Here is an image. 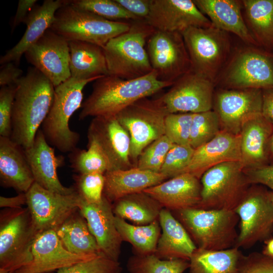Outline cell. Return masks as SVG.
Here are the masks:
<instances>
[{"instance_id": "cell-5", "label": "cell", "mask_w": 273, "mask_h": 273, "mask_svg": "<svg viewBox=\"0 0 273 273\" xmlns=\"http://www.w3.org/2000/svg\"><path fill=\"white\" fill-rule=\"evenodd\" d=\"M97 79L79 80L71 77L55 87L52 106L40 129L48 143L63 153L72 151L80 140L79 133L70 128L69 121L82 106L84 86Z\"/></svg>"}, {"instance_id": "cell-16", "label": "cell", "mask_w": 273, "mask_h": 273, "mask_svg": "<svg viewBox=\"0 0 273 273\" xmlns=\"http://www.w3.org/2000/svg\"><path fill=\"white\" fill-rule=\"evenodd\" d=\"M87 146H95L107 161L110 170L134 167L130 157V138L116 116L94 117L87 131Z\"/></svg>"}, {"instance_id": "cell-27", "label": "cell", "mask_w": 273, "mask_h": 273, "mask_svg": "<svg viewBox=\"0 0 273 273\" xmlns=\"http://www.w3.org/2000/svg\"><path fill=\"white\" fill-rule=\"evenodd\" d=\"M35 182L24 149L10 138L0 136V183L26 193Z\"/></svg>"}, {"instance_id": "cell-26", "label": "cell", "mask_w": 273, "mask_h": 273, "mask_svg": "<svg viewBox=\"0 0 273 273\" xmlns=\"http://www.w3.org/2000/svg\"><path fill=\"white\" fill-rule=\"evenodd\" d=\"M193 2L214 26L236 35L246 44L258 45L242 16V1L193 0Z\"/></svg>"}, {"instance_id": "cell-25", "label": "cell", "mask_w": 273, "mask_h": 273, "mask_svg": "<svg viewBox=\"0 0 273 273\" xmlns=\"http://www.w3.org/2000/svg\"><path fill=\"white\" fill-rule=\"evenodd\" d=\"M273 124L258 114L246 121L240 132L241 161L244 169L267 165Z\"/></svg>"}, {"instance_id": "cell-19", "label": "cell", "mask_w": 273, "mask_h": 273, "mask_svg": "<svg viewBox=\"0 0 273 273\" xmlns=\"http://www.w3.org/2000/svg\"><path fill=\"white\" fill-rule=\"evenodd\" d=\"M145 21L155 30L179 33L192 27L213 25L191 0H151Z\"/></svg>"}, {"instance_id": "cell-57", "label": "cell", "mask_w": 273, "mask_h": 273, "mask_svg": "<svg viewBox=\"0 0 273 273\" xmlns=\"http://www.w3.org/2000/svg\"><path fill=\"white\" fill-rule=\"evenodd\" d=\"M269 195L270 199L273 203V190H271V191H269Z\"/></svg>"}, {"instance_id": "cell-30", "label": "cell", "mask_w": 273, "mask_h": 273, "mask_svg": "<svg viewBox=\"0 0 273 273\" xmlns=\"http://www.w3.org/2000/svg\"><path fill=\"white\" fill-rule=\"evenodd\" d=\"M162 231L155 255L162 259H189L197 248L185 227L170 210L162 208L159 216Z\"/></svg>"}, {"instance_id": "cell-51", "label": "cell", "mask_w": 273, "mask_h": 273, "mask_svg": "<svg viewBox=\"0 0 273 273\" xmlns=\"http://www.w3.org/2000/svg\"><path fill=\"white\" fill-rule=\"evenodd\" d=\"M36 0H19L13 22L12 30L21 23H24L28 14L34 7Z\"/></svg>"}, {"instance_id": "cell-10", "label": "cell", "mask_w": 273, "mask_h": 273, "mask_svg": "<svg viewBox=\"0 0 273 273\" xmlns=\"http://www.w3.org/2000/svg\"><path fill=\"white\" fill-rule=\"evenodd\" d=\"M222 88H273V61L251 47L233 52L215 83Z\"/></svg>"}, {"instance_id": "cell-20", "label": "cell", "mask_w": 273, "mask_h": 273, "mask_svg": "<svg viewBox=\"0 0 273 273\" xmlns=\"http://www.w3.org/2000/svg\"><path fill=\"white\" fill-rule=\"evenodd\" d=\"M31 254L30 262L14 273H51L98 256L79 255L69 252L56 231L52 230L37 235L32 245Z\"/></svg>"}, {"instance_id": "cell-17", "label": "cell", "mask_w": 273, "mask_h": 273, "mask_svg": "<svg viewBox=\"0 0 273 273\" xmlns=\"http://www.w3.org/2000/svg\"><path fill=\"white\" fill-rule=\"evenodd\" d=\"M27 61L56 87L70 78L69 42L50 29L24 54Z\"/></svg>"}, {"instance_id": "cell-39", "label": "cell", "mask_w": 273, "mask_h": 273, "mask_svg": "<svg viewBox=\"0 0 273 273\" xmlns=\"http://www.w3.org/2000/svg\"><path fill=\"white\" fill-rule=\"evenodd\" d=\"M87 149L76 148L68 154L71 168L77 174L100 173L110 170L108 164L101 152L94 146Z\"/></svg>"}, {"instance_id": "cell-41", "label": "cell", "mask_w": 273, "mask_h": 273, "mask_svg": "<svg viewBox=\"0 0 273 273\" xmlns=\"http://www.w3.org/2000/svg\"><path fill=\"white\" fill-rule=\"evenodd\" d=\"M172 142L165 134L148 145L139 156L136 167L154 172H160Z\"/></svg>"}, {"instance_id": "cell-35", "label": "cell", "mask_w": 273, "mask_h": 273, "mask_svg": "<svg viewBox=\"0 0 273 273\" xmlns=\"http://www.w3.org/2000/svg\"><path fill=\"white\" fill-rule=\"evenodd\" d=\"M247 25L256 42L273 44V0H243Z\"/></svg>"}, {"instance_id": "cell-8", "label": "cell", "mask_w": 273, "mask_h": 273, "mask_svg": "<svg viewBox=\"0 0 273 273\" xmlns=\"http://www.w3.org/2000/svg\"><path fill=\"white\" fill-rule=\"evenodd\" d=\"M38 234L26 208L0 213V268L15 272L32 260L31 247Z\"/></svg>"}, {"instance_id": "cell-46", "label": "cell", "mask_w": 273, "mask_h": 273, "mask_svg": "<svg viewBox=\"0 0 273 273\" xmlns=\"http://www.w3.org/2000/svg\"><path fill=\"white\" fill-rule=\"evenodd\" d=\"M16 85L2 86L0 89V136L11 138L12 118Z\"/></svg>"}, {"instance_id": "cell-3", "label": "cell", "mask_w": 273, "mask_h": 273, "mask_svg": "<svg viewBox=\"0 0 273 273\" xmlns=\"http://www.w3.org/2000/svg\"><path fill=\"white\" fill-rule=\"evenodd\" d=\"M155 30L144 20L135 21L128 31L111 39L103 48L108 75L129 80L152 72L145 46Z\"/></svg>"}, {"instance_id": "cell-45", "label": "cell", "mask_w": 273, "mask_h": 273, "mask_svg": "<svg viewBox=\"0 0 273 273\" xmlns=\"http://www.w3.org/2000/svg\"><path fill=\"white\" fill-rule=\"evenodd\" d=\"M122 267L117 261L104 254L88 260L75 263L51 273H121Z\"/></svg>"}, {"instance_id": "cell-4", "label": "cell", "mask_w": 273, "mask_h": 273, "mask_svg": "<svg viewBox=\"0 0 273 273\" xmlns=\"http://www.w3.org/2000/svg\"><path fill=\"white\" fill-rule=\"evenodd\" d=\"M174 211L197 248L222 250L235 247L239 218L234 210L192 207Z\"/></svg>"}, {"instance_id": "cell-55", "label": "cell", "mask_w": 273, "mask_h": 273, "mask_svg": "<svg viewBox=\"0 0 273 273\" xmlns=\"http://www.w3.org/2000/svg\"><path fill=\"white\" fill-rule=\"evenodd\" d=\"M269 153L273 156V133L269 142Z\"/></svg>"}, {"instance_id": "cell-38", "label": "cell", "mask_w": 273, "mask_h": 273, "mask_svg": "<svg viewBox=\"0 0 273 273\" xmlns=\"http://www.w3.org/2000/svg\"><path fill=\"white\" fill-rule=\"evenodd\" d=\"M221 130L219 116L214 110L193 113L190 145L195 149L211 141Z\"/></svg>"}, {"instance_id": "cell-52", "label": "cell", "mask_w": 273, "mask_h": 273, "mask_svg": "<svg viewBox=\"0 0 273 273\" xmlns=\"http://www.w3.org/2000/svg\"><path fill=\"white\" fill-rule=\"evenodd\" d=\"M262 114L273 124V88L262 89Z\"/></svg>"}, {"instance_id": "cell-56", "label": "cell", "mask_w": 273, "mask_h": 273, "mask_svg": "<svg viewBox=\"0 0 273 273\" xmlns=\"http://www.w3.org/2000/svg\"><path fill=\"white\" fill-rule=\"evenodd\" d=\"M14 272H15L14 271L7 270L5 269L0 268V273H14Z\"/></svg>"}, {"instance_id": "cell-40", "label": "cell", "mask_w": 273, "mask_h": 273, "mask_svg": "<svg viewBox=\"0 0 273 273\" xmlns=\"http://www.w3.org/2000/svg\"><path fill=\"white\" fill-rule=\"evenodd\" d=\"M66 2L80 9L94 13L113 21L122 20L135 21L140 20L129 13L115 0H65Z\"/></svg>"}, {"instance_id": "cell-49", "label": "cell", "mask_w": 273, "mask_h": 273, "mask_svg": "<svg viewBox=\"0 0 273 273\" xmlns=\"http://www.w3.org/2000/svg\"><path fill=\"white\" fill-rule=\"evenodd\" d=\"M120 5L141 20H145L151 7V0H115Z\"/></svg>"}, {"instance_id": "cell-12", "label": "cell", "mask_w": 273, "mask_h": 273, "mask_svg": "<svg viewBox=\"0 0 273 273\" xmlns=\"http://www.w3.org/2000/svg\"><path fill=\"white\" fill-rule=\"evenodd\" d=\"M234 211L239 218L240 231L235 247L249 248L266 240L273 230V203L269 192L249 189Z\"/></svg>"}, {"instance_id": "cell-32", "label": "cell", "mask_w": 273, "mask_h": 273, "mask_svg": "<svg viewBox=\"0 0 273 273\" xmlns=\"http://www.w3.org/2000/svg\"><path fill=\"white\" fill-rule=\"evenodd\" d=\"M56 232L63 246L73 254L94 256L103 254L79 209L72 213Z\"/></svg>"}, {"instance_id": "cell-53", "label": "cell", "mask_w": 273, "mask_h": 273, "mask_svg": "<svg viewBox=\"0 0 273 273\" xmlns=\"http://www.w3.org/2000/svg\"><path fill=\"white\" fill-rule=\"evenodd\" d=\"M26 193H21L12 197H0V207L6 208H18L26 204Z\"/></svg>"}, {"instance_id": "cell-7", "label": "cell", "mask_w": 273, "mask_h": 273, "mask_svg": "<svg viewBox=\"0 0 273 273\" xmlns=\"http://www.w3.org/2000/svg\"><path fill=\"white\" fill-rule=\"evenodd\" d=\"M181 34L190 57L191 71L215 84L233 53L229 33L212 25L190 27Z\"/></svg>"}, {"instance_id": "cell-28", "label": "cell", "mask_w": 273, "mask_h": 273, "mask_svg": "<svg viewBox=\"0 0 273 273\" xmlns=\"http://www.w3.org/2000/svg\"><path fill=\"white\" fill-rule=\"evenodd\" d=\"M63 4V0H45L41 5L34 7L24 22L26 29L22 38L1 57L0 64L14 62L18 65L22 55L50 28L57 11Z\"/></svg>"}, {"instance_id": "cell-42", "label": "cell", "mask_w": 273, "mask_h": 273, "mask_svg": "<svg viewBox=\"0 0 273 273\" xmlns=\"http://www.w3.org/2000/svg\"><path fill=\"white\" fill-rule=\"evenodd\" d=\"M73 178L75 181L74 188L83 200L89 203H98L102 200L104 174H76L73 175Z\"/></svg>"}, {"instance_id": "cell-21", "label": "cell", "mask_w": 273, "mask_h": 273, "mask_svg": "<svg viewBox=\"0 0 273 273\" xmlns=\"http://www.w3.org/2000/svg\"><path fill=\"white\" fill-rule=\"evenodd\" d=\"M79 210L101 252L109 258L118 261L123 240L115 225L112 203L104 196L98 203H87L81 198Z\"/></svg>"}, {"instance_id": "cell-37", "label": "cell", "mask_w": 273, "mask_h": 273, "mask_svg": "<svg viewBox=\"0 0 273 273\" xmlns=\"http://www.w3.org/2000/svg\"><path fill=\"white\" fill-rule=\"evenodd\" d=\"M130 273H184L189 267L185 259H162L154 254L131 258L127 265Z\"/></svg>"}, {"instance_id": "cell-1", "label": "cell", "mask_w": 273, "mask_h": 273, "mask_svg": "<svg viewBox=\"0 0 273 273\" xmlns=\"http://www.w3.org/2000/svg\"><path fill=\"white\" fill-rule=\"evenodd\" d=\"M54 90L50 80L34 67L17 81L10 138L24 149L32 145L51 109Z\"/></svg>"}, {"instance_id": "cell-48", "label": "cell", "mask_w": 273, "mask_h": 273, "mask_svg": "<svg viewBox=\"0 0 273 273\" xmlns=\"http://www.w3.org/2000/svg\"><path fill=\"white\" fill-rule=\"evenodd\" d=\"M250 184L262 185L273 190V165L244 169Z\"/></svg>"}, {"instance_id": "cell-22", "label": "cell", "mask_w": 273, "mask_h": 273, "mask_svg": "<svg viewBox=\"0 0 273 273\" xmlns=\"http://www.w3.org/2000/svg\"><path fill=\"white\" fill-rule=\"evenodd\" d=\"M24 152L36 183L60 194L69 195L76 191L74 187H66L61 183L57 169L64 164V158L55 155L54 148L48 143L40 129L32 145Z\"/></svg>"}, {"instance_id": "cell-24", "label": "cell", "mask_w": 273, "mask_h": 273, "mask_svg": "<svg viewBox=\"0 0 273 273\" xmlns=\"http://www.w3.org/2000/svg\"><path fill=\"white\" fill-rule=\"evenodd\" d=\"M163 208L177 211L197 207L201 201V184L194 175L184 173L145 190Z\"/></svg>"}, {"instance_id": "cell-11", "label": "cell", "mask_w": 273, "mask_h": 273, "mask_svg": "<svg viewBox=\"0 0 273 273\" xmlns=\"http://www.w3.org/2000/svg\"><path fill=\"white\" fill-rule=\"evenodd\" d=\"M167 112L155 99H142L116 116L130 138V157L134 167L143 150L165 134Z\"/></svg>"}, {"instance_id": "cell-50", "label": "cell", "mask_w": 273, "mask_h": 273, "mask_svg": "<svg viewBox=\"0 0 273 273\" xmlns=\"http://www.w3.org/2000/svg\"><path fill=\"white\" fill-rule=\"evenodd\" d=\"M23 71L14 62H8L2 65L0 70L1 86L16 85L22 77Z\"/></svg>"}, {"instance_id": "cell-34", "label": "cell", "mask_w": 273, "mask_h": 273, "mask_svg": "<svg viewBox=\"0 0 273 273\" xmlns=\"http://www.w3.org/2000/svg\"><path fill=\"white\" fill-rule=\"evenodd\" d=\"M112 205L116 216L137 225H146L158 220L163 208L156 200L144 192L124 196Z\"/></svg>"}, {"instance_id": "cell-14", "label": "cell", "mask_w": 273, "mask_h": 273, "mask_svg": "<svg viewBox=\"0 0 273 273\" xmlns=\"http://www.w3.org/2000/svg\"><path fill=\"white\" fill-rule=\"evenodd\" d=\"M215 86L209 79L191 71L155 100L168 114L206 112L213 107Z\"/></svg>"}, {"instance_id": "cell-44", "label": "cell", "mask_w": 273, "mask_h": 273, "mask_svg": "<svg viewBox=\"0 0 273 273\" xmlns=\"http://www.w3.org/2000/svg\"><path fill=\"white\" fill-rule=\"evenodd\" d=\"M194 149L190 145L174 144L168 151L160 173L171 178L184 172L192 159Z\"/></svg>"}, {"instance_id": "cell-31", "label": "cell", "mask_w": 273, "mask_h": 273, "mask_svg": "<svg viewBox=\"0 0 273 273\" xmlns=\"http://www.w3.org/2000/svg\"><path fill=\"white\" fill-rule=\"evenodd\" d=\"M68 42L71 77L87 80L108 75L103 48L85 41L70 40Z\"/></svg>"}, {"instance_id": "cell-36", "label": "cell", "mask_w": 273, "mask_h": 273, "mask_svg": "<svg viewBox=\"0 0 273 273\" xmlns=\"http://www.w3.org/2000/svg\"><path fill=\"white\" fill-rule=\"evenodd\" d=\"M115 223L122 240L132 245L137 255L155 254L161 235L159 220L148 224L137 225L115 216Z\"/></svg>"}, {"instance_id": "cell-15", "label": "cell", "mask_w": 273, "mask_h": 273, "mask_svg": "<svg viewBox=\"0 0 273 273\" xmlns=\"http://www.w3.org/2000/svg\"><path fill=\"white\" fill-rule=\"evenodd\" d=\"M26 205L38 234L56 231L74 212L79 209L81 197L76 191L63 195L44 189L34 182L26 193Z\"/></svg>"}, {"instance_id": "cell-54", "label": "cell", "mask_w": 273, "mask_h": 273, "mask_svg": "<svg viewBox=\"0 0 273 273\" xmlns=\"http://www.w3.org/2000/svg\"><path fill=\"white\" fill-rule=\"evenodd\" d=\"M262 253L266 256L273 257V239L268 240Z\"/></svg>"}, {"instance_id": "cell-29", "label": "cell", "mask_w": 273, "mask_h": 273, "mask_svg": "<svg viewBox=\"0 0 273 273\" xmlns=\"http://www.w3.org/2000/svg\"><path fill=\"white\" fill-rule=\"evenodd\" d=\"M104 176L103 196L111 203L126 195L143 192L168 179L160 172L143 170L136 167L108 171Z\"/></svg>"}, {"instance_id": "cell-47", "label": "cell", "mask_w": 273, "mask_h": 273, "mask_svg": "<svg viewBox=\"0 0 273 273\" xmlns=\"http://www.w3.org/2000/svg\"><path fill=\"white\" fill-rule=\"evenodd\" d=\"M239 273H273V257L258 252L244 255Z\"/></svg>"}, {"instance_id": "cell-23", "label": "cell", "mask_w": 273, "mask_h": 273, "mask_svg": "<svg viewBox=\"0 0 273 273\" xmlns=\"http://www.w3.org/2000/svg\"><path fill=\"white\" fill-rule=\"evenodd\" d=\"M240 136L221 130L213 139L194 149L184 171L199 179L210 168L229 161H241Z\"/></svg>"}, {"instance_id": "cell-18", "label": "cell", "mask_w": 273, "mask_h": 273, "mask_svg": "<svg viewBox=\"0 0 273 273\" xmlns=\"http://www.w3.org/2000/svg\"><path fill=\"white\" fill-rule=\"evenodd\" d=\"M214 104L222 130L239 135L246 121L262 113V89L220 88L214 95Z\"/></svg>"}, {"instance_id": "cell-33", "label": "cell", "mask_w": 273, "mask_h": 273, "mask_svg": "<svg viewBox=\"0 0 273 273\" xmlns=\"http://www.w3.org/2000/svg\"><path fill=\"white\" fill-rule=\"evenodd\" d=\"M244 256L236 247L222 250L197 248L189 259V273H239Z\"/></svg>"}, {"instance_id": "cell-2", "label": "cell", "mask_w": 273, "mask_h": 273, "mask_svg": "<svg viewBox=\"0 0 273 273\" xmlns=\"http://www.w3.org/2000/svg\"><path fill=\"white\" fill-rule=\"evenodd\" d=\"M94 81L92 93L82 104L79 120L88 117L116 116L135 102L173 84L159 80L153 70L133 79L107 75Z\"/></svg>"}, {"instance_id": "cell-9", "label": "cell", "mask_w": 273, "mask_h": 273, "mask_svg": "<svg viewBox=\"0 0 273 273\" xmlns=\"http://www.w3.org/2000/svg\"><path fill=\"white\" fill-rule=\"evenodd\" d=\"M201 201L198 208L234 210L249 190L241 161L225 162L205 171L200 178Z\"/></svg>"}, {"instance_id": "cell-6", "label": "cell", "mask_w": 273, "mask_h": 273, "mask_svg": "<svg viewBox=\"0 0 273 273\" xmlns=\"http://www.w3.org/2000/svg\"><path fill=\"white\" fill-rule=\"evenodd\" d=\"M63 2L50 29L68 41H85L103 48L131 26L130 23L108 20Z\"/></svg>"}, {"instance_id": "cell-43", "label": "cell", "mask_w": 273, "mask_h": 273, "mask_svg": "<svg viewBox=\"0 0 273 273\" xmlns=\"http://www.w3.org/2000/svg\"><path fill=\"white\" fill-rule=\"evenodd\" d=\"M193 113H170L164 123L165 135L174 144L190 145Z\"/></svg>"}, {"instance_id": "cell-13", "label": "cell", "mask_w": 273, "mask_h": 273, "mask_svg": "<svg viewBox=\"0 0 273 273\" xmlns=\"http://www.w3.org/2000/svg\"><path fill=\"white\" fill-rule=\"evenodd\" d=\"M147 51L153 70L160 81L173 84L192 70L181 33L155 30L147 40Z\"/></svg>"}]
</instances>
